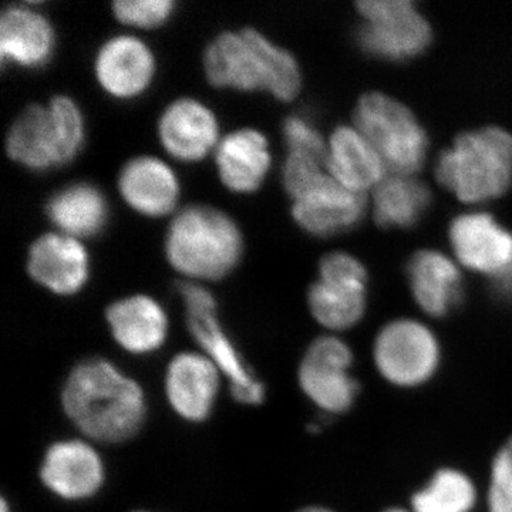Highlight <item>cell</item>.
<instances>
[{
  "instance_id": "6da1fadb",
  "label": "cell",
  "mask_w": 512,
  "mask_h": 512,
  "mask_svg": "<svg viewBox=\"0 0 512 512\" xmlns=\"http://www.w3.org/2000/svg\"><path fill=\"white\" fill-rule=\"evenodd\" d=\"M62 404L74 426L99 443L133 439L147 419L143 387L100 357L73 367L64 382Z\"/></svg>"
},
{
  "instance_id": "7a4b0ae2",
  "label": "cell",
  "mask_w": 512,
  "mask_h": 512,
  "mask_svg": "<svg viewBox=\"0 0 512 512\" xmlns=\"http://www.w3.org/2000/svg\"><path fill=\"white\" fill-rule=\"evenodd\" d=\"M205 73L212 86L264 90L282 101L295 99L301 90V72L291 53L254 29L218 36L205 52Z\"/></svg>"
},
{
  "instance_id": "3957f363",
  "label": "cell",
  "mask_w": 512,
  "mask_h": 512,
  "mask_svg": "<svg viewBox=\"0 0 512 512\" xmlns=\"http://www.w3.org/2000/svg\"><path fill=\"white\" fill-rule=\"evenodd\" d=\"M168 261L191 278H224L238 265L242 237L224 212L205 205L185 208L171 224L165 242Z\"/></svg>"
},
{
  "instance_id": "277c9868",
  "label": "cell",
  "mask_w": 512,
  "mask_h": 512,
  "mask_svg": "<svg viewBox=\"0 0 512 512\" xmlns=\"http://www.w3.org/2000/svg\"><path fill=\"white\" fill-rule=\"evenodd\" d=\"M437 180L460 200L481 202L501 197L512 183V136L487 127L461 134L441 153Z\"/></svg>"
},
{
  "instance_id": "5b68a950",
  "label": "cell",
  "mask_w": 512,
  "mask_h": 512,
  "mask_svg": "<svg viewBox=\"0 0 512 512\" xmlns=\"http://www.w3.org/2000/svg\"><path fill=\"white\" fill-rule=\"evenodd\" d=\"M84 140L83 116L69 97L59 96L49 107L32 104L15 120L6 138V151L30 170H50L70 163Z\"/></svg>"
},
{
  "instance_id": "8992f818",
  "label": "cell",
  "mask_w": 512,
  "mask_h": 512,
  "mask_svg": "<svg viewBox=\"0 0 512 512\" xmlns=\"http://www.w3.org/2000/svg\"><path fill=\"white\" fill-rule=\"evenodd\" d=\"M357 131L397 175L417 173L426 161V133L412 111L380 93L365 94L355 110Z\"/></svg>"
},
{
  "instance_id": "52a82bcc",
  "label": "cell",
  "mask_w": 512,
  "mask_h": 512,
  "mask_svg": "<svg viewBox=\"0 0 512 512\" xmlns=\"http://www.w3.org/2000/svg\"><path fill=\"white\" fill-rule=\"evenodd\" d=\"M187 311L188 328L215 366L231 382L232 397L238 403L256 406L265 399L264 383L249 369L237 346L222 329L217 315V302L200 285L178 284Z\"/></svg>"
},
{
  "instance_id": "ba28073f",
  "label": "cell",
  "mask_w": 512,
  "mask_h": 512,
  "mask_svg": "<svg viewBox=\"0 0 512 512\" xmlns=\"http://www.w3.org/2000/svg\"><path fill=\"white\" fill-rule=\"evenodd\" d=\"M357 8L365 18L357 29V43L367 55L403 60L430 45L429 22L410 0H362Z\"/></svg>"
},
{
  "instance_id": "9c48e42d",
  "label": "cell",
  "mask_w": 512,
  "mask_h": 512,
  "mask_svg": "<svg viewBox=\"0 0 512 512\" xmlns=\"http://www.w3.org/2000/svg\"><path fill=\"white\" fill-rule=\"evenodd\" d=\"M373 357L380 375L399 387L426 383L440 365V345L423 323L394 320L376 338Z\"/></svg>"
},
{
  "instance_id": "30bf717a",
  "label": "cell",
  "mask_w": 512,
  "mask_h": 512,
  "mask_svg": "<svg viewBox=\"0 0 512 512\" xmlns=\"http://www.w3.org/2000/svg\"><path fill=\"white\" fill-rule=\"evenodd\" d=\"M320 279L309 289V306L320 325L333 330L355 326L366 309L365 266L342 252L320 261Z\"/></svg>"
},
{
  "instance_id": "8fae6325",
  "label": "cell",
  "mask_w": 512,
  "mask_h": 512,
  "mask_svg": "<svg viewBox=\"0 0 512 512\" xmlns=\"http://www.w3.org/2000/svg\"><path fill=\"white\" fill-rule=\"evenodd\" d=\"M352 365V350L343 340L333 336L316 339L299 366L303 393L323 412H348L359 393V383L350 375Z\"/></svg>"
},
{
  "instance_id": "7c38bea8",
  "label": "cell",
  "mask_w": 512,
  "mask_h": 512,
  "mask_svg": "<svg viewBox=\"0 0 512 512\" xmlns=\"http://www.w3.org/2000/svg\"><path fill=\"white\" fill-rule=\"evenodd\" d=\"M43 485L64 501L90 500L106 481L103 458L83 440L57 441L47 448L40 466Z\"/></svg>"
},
{
  "instance_id": "4fadbf2b",
  "label": "cell",
  "mask_w": 512,
  "mask_h": 512,
  "mask_svg": "<svg viewBox=\"0 0 512 512\" xmlns=\"http://www.w3.org/2000/svg\"><path fill=\"white\" fill-rule=\"evenodd\" d=\"M222 373L204 353L183 352L165 372V396L181 419L202 423L214 412Z\"/></svg>"
},
{
  "instance_id": "5bb4252c",
  "label": "cell",
  "mask_w": 512,
  "mask_h": 512,
  "mask_svg": "<svg viewBox=\"0 0 512 512\" xmlns=\"http://www.w3.org/2000/svg\"><path fill=\"white\" fill-rule=\"evenodd\" d=\"M365 198L325 174L293 200L295 221L309 234L329 237L356 227L365 212Z\"/></svg>"
},
{
  "instance_id": "9a60e30c",
  "label": "cell",
  "mask_w": 512,
  "mask_h": 512,
  "mask_svg": "<svg viewBox=\"0 0 512 512\" xmlns=\"http://www.w3.org/2000/svg\"><path fill=\"white\" fill-rule=\"evenodd\" d=\"M451 245L467 268L494 276L512 266V234L490 214L461 215L450 227Z\"/></svg>"
},
{
  "instance_id": "2e32d148",
  "label": "cell",
  "mask_w": 512,
  "mask_h": 512,
  "mask_svg": "<svg viewBox=\"0 0 512 512\" xmlns=\"http://www.w3.org/2000/svg\"><path fill=\"white\" fill-rule=\"evenodd\" d=\"M28 271L37 284L50 292L76 295L89 279V256L76 239L47 234L30 248Z\"/></svg>"
},
{
  "instance_id": "e0dca14e",
  "label": "cell",
  "mask_w": 512,
  "mask_h": 512,
  "mask_svg": "<svg viewBox=\"0 0 512 512\" xmlns=\"http://www.w3.org/2000/svg\"><path fill=\"white\" fill-rule=\"evenodd\" d=\"M111 335L131 355L157 352L168 336V318L163 306L146 295L120 299L106 312Z\"/></svg>"
},
{
  "instance_id": "ac0fdd59",
  "label": "cell",
  "mask_w": 512,
  "mask_h": 512,
  "mask_svg": "<svg viewBox=\"0 0 512 512\" xmlns=\"http://www.w3.org/2000/svg\"><path fill=\"white\" fill-rule=\"evenodd\" d=\"M156 70L153 53L133 36H119L101 47L96 59L97 79L111 96L130 99L147 89Z\"/></svg>"
},
{
  "instance_id": "d6986e66",
  "label": "cell",
  "mask_w": 512,
  "mask_h": 512,
  "mask_svg": "<svg viewBox=\"0 0 512 512\" xmlns=\"http://www.w3.org/2000/svg\"><path fill=\"white\" fill-rule=\"evenodd\" d=\"M160 138L171 156L200 161L217 143V119L200 101L178 100L161 117Z\"/></svg>"
},
{
  "instance_id": "ffe728a7",
  "label": "cell",
  "mask_w": 512,
  "mask_h": 512,
  "mask_svg": "<svg viewBox=\"0 0 512 512\" xmlns=\"http://www.w3.org/2000/svg\"><path fill=\"white\" fill-rule=\"evenodd\" d=\"M410 288L424 312L443 318L464 298L463 278L457 266L437 251H420L407 265Z\"/></svg>"
},
{
  "instance_id": "44dd1931",
  "label": "cell",
  "mask_w": 512,
  "mask_h": 512,
  "mask_svg": "<svg viewBox=\"0 0 512 512\" xmlns=\"http://www.w3.org/2000/svg\"><path fill=\"white\" fill-rule=\"evenodd\" d=\"M119 187L127 204L147 217H163L173 211L180 195L173 170L153 157L134 158L127 163Z\"/></svg>"
},
{
  "instance_id": "7402d4cb",
  "label": "cell",
  "mask_w": 512,
  "mask_h": 512,
  "mask_svg": "<svg viewBox=\"0 0 512 512\" xmlns=\"http://www.w3.org/2000/svg\"><path fill=\"white\" fill-rule=\"evenodd\" d=\"M55 49V32L45 16L28 8L10 6L0 20L2 62L19 66H45Z\"/></svg>"
},
{
  "instance_id": "603a6c76",
  "label": "cell",
  "mask_w": 512,
  "mask_h": 512,
  "mask_svg": "<svg viewBox=\"0 0 512 512\" xmlns=\"http://www.w3.org/2000/svg\"><path fill=\"white\" fill-rule=\"evenodd\" d=\"M217 165L222 183L229 190L254 192L264 183L271 167L268 141L252 128L234 131L218 146Z\"/></svg>"
},
{
  "instance_id": "cb8c5ba5",
  "label": "cell",
  "mask_w": 512,
  "mask_h": 512,
  "mask_svg": "<svg viewBox=\"0 0 512 512\" xmlns=\"http://www.w3.org/2000/svg\"><path fill=\"white\" fill-rule=\"evenodd\" d=\"M328 167L343 187L362 192L380 183L386 165L359 131L340 126L330 137Z\"/></svg>"
},
{
  "instance_id": "d4e9b609",
  "label": "cell",
  "mask_w": 512,
  "mask_h": 512,
  "mask_svg": "<svg viewBox=\"0 0 512 512\" xmlns=\"http://www.w3.org/2000/svg\"><path fill=\"white\" fill-rule=\"evenodd\" d=\"M47 217L67 235L89 238L99 234L109 218L106 198L92 184H73L47 202Z\"/></svg>"
},
{
  "instance_id": "484cf974",
  "label": "cell",
  "mask_w": 512,
  "mask_h": 512,
  "mask_svg": "<svg viewBox=\"0 0 512 512\" xmlns=\"http://www.w3.org/2000/svg\"><path fill=\"white\" fill-rule=\"evenodd\" d=\"M430 191L409 175L382 181L375 192V220L383 228H410L430 207Z\"/></svg>"
},
{
  "instance_id": "4316f807",
  "label": "cell",
  "mask_w": 512,
  "mask_h": 512,
  "mask_svg": "<svg viewBox=\"0 0 512 512\" xmlns=\"http://www.w3.org/2000/svg\"><path fill=\"white\" fill-rule=\"evenodd\" d=\"M477 501L473 481L461 471L443 468L414 494L413 512H470Z\"/></svg>"
},
{
  "instance_id": "83f0119b",
  "label": "cell",
  "mask_w": 512,
  "mask_h": 512,
  "mask_svg": "<svg viewBox=\"0 0 512 512\" xmlns=\"http://www.w3.org/2000/svg\"><path fill=\"white\" fill-rule=\"evenodd\" d=\"M114 15L124 25L153 29L170 19L174 2L170 0H119L113 3Z\"/></svg>"
},
{
  "instance_id": "f1b7e54d",
  "label": "cell",
  "mask_w": 512,
  "mask_h": 512,
  "mask_svg": "<svg viewBox=\"0 0 512 512\" xmlns=\"http://www.w3.org/2000/svg\"><path fill=\"white\" fill-rule=\"evenodd\" d=\"M490 512H512V439L498 451L488 488Z\"/></svg>"
},
{
  "instance_id": "f546056e",
  "label": "cell",
  "mask_w": 512,
  "mask_h": 512,
  "mask_svg": "<svg viewBox=\"0 0 512 512\" xmlns=\"http://www.w3.org/2000/svg\"><path fill=\"white\" fill-rule=\"evenodd\" d=\"M284 134L291 154L313 158L322 163L325 158V143L319 131L309 121L299 116L289 117L284 124Z\"/></svg>"
},
{
  "instance_id": "4dcf8cb0",
  "label": "cell",
  "mask_w": 512,
  "mask_h": 512,
  "mask_svg": "<svg viewBox=\"0 0 512 512\" xmlns=\"http://www.w3.org/2000/svg\"><path fill=\"white\" fill-rule=\"evenodd\" d=\"M493 291L505 301H512V266L503 274L494 276Z\"/></svg>"
},
{
  "instance_id": "1f68e13d",
  "label": "cell",
  "mask_w": 512,
  "mask_h": 512,
  "mask_svg": "<svg viewBox=\"0 0 512 512\" xmlns=\"http://www.w3.org/2000/svg\"><path fill=\"white\" fill-rule=\"evenodd\" d=\"M298 512H335L332 510H329V508H323V507H306L303 508V510Z\"/></svg>"
},
{
  "instance_id": "d6a6232c",
  "label": "cell",
  "mask_w": 512,
  "mask_h": 512,
  "mask_svg": "<svg viewBox=\"0 0 512 512\" xmlns=\"http://www.w3.org/2000/svg\"><path fill=\"white\" fill-rule=\"evenodd\" d=\"M2 512H10V507L6 500H2Z\"/></svg>"
},
{
  "instance_id": "836d02e7",
  "label": "cell",
  "mask_w": 512,
  "mask_h": 512,
  "mask_svg": "<svg viewBox=\"0 0 512 512\" xmlns=\"http://www.w3.org/2000/svg\"><path fill=\"white\" fill-rule=\"evenodd\" d=\"M383 512H409V511L402 510V508H389V510H386Z\"/></svg>"
},
{
  "instance_id": "e575fe53",
  "label": "cell",
  "mask_w": 512,
  "mask_h": 512,
  "mask_svg": "<svg viewBox=\"0 0 512 512\" xmlns=\"http://www.w3.org/2000/svg\"><path fill=\"white\" fill-rule=\"evenodd\" d=\"M138 512H144V511H138Z\"/></svg>"
}]
</instances>
